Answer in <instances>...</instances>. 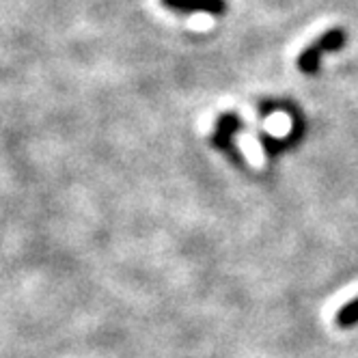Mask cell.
Wrapping results in <instances>:
<instances>
[{
  "label": "cell",
  "instance_id": "277c9868",
  "mask_svg": "<svg viewBox=\"0 0 358 358\" xmlns=\"http://www.w3.org/2000/svg\"><path fill=\"white\" fill-rule=\"evenodd\" d=\"M300 141V123H294V130L287 138H272V136H262V145H264V151H266V156L274 158L278 156L280 151H285V149H292L296 143Z\"/></svg>",
  "mask_w": 358,
  "mask_h": 358
},
{
  "label": "cell",
  "instance_id": "5b68a950",
  "mask_svg": "<svg viewBox=\"0 0 358 358\" xmlns=\"http://www.w3.org/2000/svg\"><path fill=\"white\" fill-rule=\"evenodd\" d=\"M335 324L339 328H354L358 326V298L350 300L348 304H343L341 309L337 311Z\"/></svg>",
  "mask_w": 358,
  "mask_h": 358
},
{
  "label": "cell",
  "instance_id": "3957f363",
  "mask_svg": "<svg viewBox=\"0 0 358 358\" xmlns=\"http://www.w3.org/2000/svg\"><path fill=\"white\" fill-rule=\"evenodd\" d=\"M242 130V119L236 113H224L216 121V132L212 136V145L224 153H236L234 136Z\"/></svg>",
  "mask_w": 358,
  "mask_h": 358
},
{
  "label": "cell",
  "instance_id": "6da1fadb",
  "mask_svg": "<svg viewBox=\"0 0 358 358\" xmlns=\"http://www.w3.org/2000/svg\"><path fill=\"white\" fill-rule=\"evenodd\" d=\"M348 43V33L343 29H330L324 35H320L313 43L306 45L300 57H298V69L306 76H315L320 71V63L322 57L326 52H337V50H343Z\"/></svg>",
  "mask_w": 358,
  "mask_h": 358
},
{
  "label": "cell",
  "instance_id": "7a4b0ae2",
  "mask_svg": "<svg viewBox=\"0 0 358 358\" xmlns=\"http://www.w3.org/2000/svg\"><path fill=\"white\" fill-rule=\"evenodd\" d=\"M160 5L179 15H188V13L224 15L227 13V0H160Z\"/></svg>",
  "mask_w": 358,
  "mask_h": 358
}]
</instances>
